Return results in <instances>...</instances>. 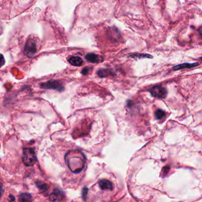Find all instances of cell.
<instances>
[{
  "mask_svg": "<svg viewBox=\"0 0 202 202\" xmlns=\"http://www.w3.org/2000/svg\"><path fill=\"white\" fill-rule=\"evenodd\" d=\"M85 59L91 63H100L103 61V58L98 55L94 53H88L85 55Z\"/></svg>",
  "mask_w": 202,
  "mask_h": 202,
  "instance_id": "5b68a950",
  "label": "cell"
},
{
  "mask_svg": "<svg viewBox=\"0 0 202 202\" xmlns=\"http://www.w3.org/2000/svg\"><path fill=\"white\" fill-rule=\"evenodd\" d=\"M198 33L201 36V37L202 38V26H201L199 29H198Z\"/></svg>",
  "mask_w": 202,
  "mask_h": 202,
  "instance_id": "e0dca14e",
  "label": "cell"
},
{
  "mask_svg": "<svg viewBox=\"0 0 202 202\" xmlns=\"http://www.w3.org/2000/svg\"><path fill=\"white\" fill-rule=\"evenodd\" d=\"M64 197L63 193L58 189L54 190L53 192L51 194L49 199L51 201H61Z\"/></svg>",
  "mask_w": 202,
  "mask_h": 202,
  "instance_id": "ba28073f",
  "label": "cell"
},
{
  "mask_svg": "<svg viewBox=\"0 0 202 202\" xmlns=\"http://www.w3.org/2000/svg\"><path fill=\"white\" fill-rule=\"evenodd\" d=\"M87 191H88V189L87 187H84V189H83L82 190V197L84 199L86 198V197H87Z\"/></svg>",
  "mask_w": 202,
  "mask_h": 202,
  "instance_id": "2e32d148",
  "label": "cell"
},
{
  "mask_svg": "<svg viewBox=\"0 0 202 202\" xmlns=\"http://www.w3.org/2000/svg\"><path fill=\"white\" fill-rule=\"evenodd\" d=\"M155 118H156L157 119L160 120V119H163L164 117H165V112H164L163 110H161V109H158V110H157L155 111Z\"/></svg>",
  "mask_w": 202,
  "mask_h": 202,
  "instance_id": "8fae6325",
  "label": "cell"
},
{
  "mask_svg": "<svg viewBox=\"0 0 202 202\" xmlns=\"http://www.w3.org/2000/svg\"><path fill=\"white\" fill-rule=\"evenodd\" d=\"M131 57L133 58H152V56L149 55V54H143V53H141V54H134L132 56H131Z\"/></svg>",
  "mask_w": 202,
  "mask_h": 202,
  "instance_id": "5bb4252c",
  "label": "cell"
},
{
  "mask_svg": "<svg viewBox=\"0 0 202 202\" xmlns=\"http://www.w3.org/2000/svg\"><path fill=\"white\" fill-rule=\"evenodd\" d=\"M19 200L21 201H32V196L28 193H22L19 196Z\"/></svg>",
  "mask_w": 202,
  "mask_h": 202,
  "instance_id": "30bf717a",
  "label": "cell"
},
{
  "mask_svg": "<svg viewBox=\"0 0 202 202\" xmlns=\"http://www.w3.org/2000/svg\"><path fill=\"white\" fill-rule=\"evenodd\" d=\"M200 59H202V57H201Z\"/></svg>",
  "mask_w": 202,
  "mask_h": 202,
  "instance_id": "ffe728a7",
  "label": "cell"
},
{
  "mask_svg": "<svg viewBox=\"0 0 202 202\" xmlns=\"http://www.w3.org/2000/svg\"><path fill=\"white\" fill-rule=\"evenodd\" d=\"M9 197L11 198V199H10V201H14V200H15V197H14L12 194H10V195L9 196Z\"/></svg>",
  "mask_w": 202,
  "mask_h": 202,
  "instance_id": "ac0fdd59",
  "label": "cell"
},
{
  "mask_svg": "<svg viewBox=\"0 0 202 202\" xmlns=\"http://www.w3.org/2000/svg\"><path fill=\"white\" fill-rule=\"evenodd\" d=\"M199 64L200 63L198 62H194L193 63H184L179 64L175 66L173 68V70L174 71H177V70H183V69H186V68H191L199 65Z\"/></svg>",
  "mask_w": 202,
  "mask_h": 202,
  "instance_id": "52a82bcc",
  "label": "cell"
},
{
  "mask_svg": "<svg viewBox=\"0 0 202 202\" xmlns=\"http://www.w3.org/2000/svg\"><path fill=\"white\" fill-rule=\"evenodd\" d=\"M89 69H90V68H89V67H86V68H84V69L82 70L81 73H82L83 75H87V74H88V73L89 72Z\"/></svg>",
  "mask_w": 202,
  "mask_h": 202,
  "instance_id": "9a60e30c",
  "label": "cell"
},
{
  "mask_svg": "<svg viewBox=\"0 0 202 202\" xmlns=\"http://www.w3.org/2000/svg\"><path fill=\"white\" fill-rule=\"evenodd\" d=\"M99 185L100 189L103 190H112L113 189V186L112 183L106 179H103L100 180L99 182Z\"/></svg>",
  "mask_w": 202,
  "mask_h": 202,
  "instance_id": "8992f818",
  "label": "cell"
},
{
  "mask_svg": "<svg viewBox=\"0 0 202 202\" xmlns=\"http://www.w3.org/2000/svg\"><path fill=\"white\" fill-rule=\"evenodd\" d=\"M36 185L40 190H41L43 192L47 191L48 189V186L45 183L40 182H36Z\"/></svg>",
  "mask_w": 202,
  "mask_h": 202,
  "instance_id": "7c38bea8",
  "label": "cell"
},
{
  "mask_svg": "<svg viewBox=\"0 0 202 202\" xmlns=\"http://www.w3.org/2000/svg\"><path fill=\"white\" fill-rule=\"evenodd\" d=\"M40 87L43 89H53L59 91H63L64 88L62 84L57 80H51L46 82L42 83Z\"/></svg>",
  "mask_w": 202,
  "mask_h": 202,
  "instance_id": "3957f363",
  "label": "cell"
},
{
  "mask_svg": "<svg viewBox=\"0 0 202 202\" xmlns=\"http://www.w3.org/2000/svg\"><path fill=\"white\" fill-rule=\"evenodd\" d=\"M68 61L70 63V64L75 66H80L83 63L82 59L81 58L75 56H72L71 58H70Z\"/></svg>",
  "mask_w": 202,
  "mask_h": 202,
  "instance_id": "9c48e42d",
  "label": "cell"
},
{
  "mask_svg": "<svg viewBox=\"0 0 202 202\" xmlns=\"http://www.w3.org/2000/svg\"><path fill=\"white\" fill-rule=\"evenodd\" d=\"M111 72L108 70H101L98 71V74L101 77H106L108 75H110Z\"/></svg>",
  "mask_w": 202,
  "mask_h": 202,
  "instance_id": "4fadbf2b",
  "label": "cell"
},
{
  "mask_svg": "<svg viewBox=\"0 0 202 202\" xmlns=\"http://www.w3.org/2000/svg\"><path fill=\"white\" fill-rule=\"evenodd\" d=\"M25 53L29 58L33 57L37 52L36 43L33 39H29L25 44Z\"/></svg>",
  "mask_w": 202,
  "mask_h": 202,
  "instance_id": "7a4b0ae2",
  "label": "cell"
},
{
  "mask_svg": "<svg viewBox=\"0 0 202 202\" xmlns=\"http://www.w3.org/2000/svg\"><path fill=\"white\" fill-rule=\"evenodd\" d=\"M2 56V58H1V62H2V63H1V66H3V65H4V57H3V55H1Z\"/></svg>",
  "mask_w": 202,
  "mask_h": 202,
  "instance_id": "d6986e66",
  "label": "cell"
},
{
  "mask_svg": "<svg viewBox=\"0 0 202 202\" xmlns=\"http://www.w3.org/2000/svg\"><path fill=\"white\" fill-rule=\"evenodd\" d=\"M23 161L27 166H33L37 162V158L33 148H25L23 149Z\"/></svg>",
  "mask_w": 202,
  "mask_h": 202,
  "instance_id": "6da1fadb",
  "label": "cell"
},
{
  "mask_svg": "<svg viewBox=\"0 0 202 202\" xmlns=\"http://www.w3.org/2000/svg\"><path fill=\"white\" fill-rule=\"evenodd\" d=\"M150 92L152 96L159 99H165L167 96V89L160 85L152 87L151 89Z\"/></svg>",
  "mask_w": 202,
  "mask_h": 202,
  "instance_id": "277c9868",
  "label": "cell"
}]
</instances>
